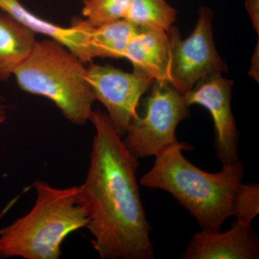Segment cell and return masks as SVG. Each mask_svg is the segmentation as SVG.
<instances>
[{"mask_svg":"<svg viewBox=\"0 0 259 259\" xmlns=\"http://www.w3.org/2000/svg\"><path fill=\"white\" fill-rule=\"evenodd\" d=\"M183 148L173 147L155 156L154 165L140 183L172 194L193 216L204 231H221L233 215V203L243 182L244 166L241 161L209 173L186 159Z\"/></svg>","mask_w":259,"mask_h":259,"instance_id":"7a4b0ae2","label":"cell"},{"mask_svg":"<svg viewBox=\"0 0 259 259\" xmlns=\"http://www.w3.org/2000/svg\"><path fill=\"white\" fill-rule=\"evenodd\" d=\"M2 101H3V97L0 96V102H1Z\"/></svg>","mask_w":259,"mask_h":259,"instance_id":"ffe728a7","label":"cell"},{"mask_svg":"<svg viewBox=\"0 0 259 259\" xmlns=\"http://www.w3.org/2000/svg\"><path fill=\"white\" fill-rule=\"evenodd\" d=\"M0 10L35 33L61 42L84 64L93 61L90 36L93 26L85 19H76L71 26L62 27L33 14L19 0H0Z\"/></svg>","mask_w":259,"mask_h":259,"instance_id":"30bf717a","label":"cell"},{"mask_svg":"<svg viewBox=\"0 0 259 259\" xmlns=\"http://www.w3.org/2000/svg\"><path fill=\"white\" fill-rule=\"evenodd\" d=\"M34 187L37 197L31 210L0 229V258H59L65 238L88 226L78 187L56 188L44 182Z\"/></svg>","mask_w":259,"mask_h":259,"instance_id":"3957f363","label":"cell"},{"mask_svg":"<svg viewBox=\"0 0 259 259\" xmlns=\"http://www.w3.org/2000/svg\"><path fill=\"white\" fill-rule=\"evenodd\" d=\"M86 65L62 44L49 38L36 42L13 76L24 92L49 99L65 118L83 125L90 120L95 101Z\"/></svg>","mask_w":259,"mask_h":259,"instance_id":"277c9868","label":"cell"},{"mask_svg":"<svg viewBox=\"0 0 259 259\" xmlns=\"http://www.w3.org/2000/svg\"><path fill=\"white\" fill-rule=\"evenodd\" d=\"M82 1H83V2H84V1H85V0H82Z\"/></svg>","mask_w":259,"mask_h":259,"instance_id":"44dd1931","label":"cell"},{"mask_svg":"<svg viewBox=\"0 0 259 259\" xmlns=\"http://www.w3.org/2000/svg\"><path fill=\"white\" fill-rule=\"evenodd\" d=\"M82 15L93 26L125 18L131 0H85Z\"/></svg>","mask_w":259,"mask_h":259,"instance_id":"9a60e30c","label":"cell"},{"mask_svg":"<svg viewBox=\"0 0 259 259\" xmlns=\"http://www.w3.org/2000/svg\"><path fill=\"white\" fill-rule=\"evenodd\" d=\"M258 212V184L242 183L235 197L233 216L238 222L250 226Z\"/></svg>","mask_w":259,"mask_h":259,"instance_id":"2e32d148","label":"cell"},{"mask_svg":"<svg viewBox=\"0 0 259 259\" xmlns=\"http://www.w3.org/2000/svg\"><path fill=\"white\" fill-rule=\"evenodd\" d=\"M259 258V241L251 226L237 221L228 231H204L191 238L183 259H256Z\"/></svg>","mask_w":259,"mask_h":259,"instance_id":"9c48e42d","label":"cell"},{"mask_svg":"<svg viewBox=\"0 0 259 259\" xmlns=\"http://www.w3.org/2000/svg\"><path fill=\"white\" fill-rule=\"evenodd\" d=\"M5 120H6V115H5V112L3 111V110H0V125H1L2 123H3Z\"/></svg>","mask_w":259,"mask_h":259,"instance_id":"d6986e66","label":"cell"},{"mask_svg":"<svg viewBox=\"0 0 259 259\" xmlns=\"http://www.w3.org/2000/svg\"><path fill=\"white\" fill-rule=\"evenodd\" d=\"M36 42L35 32L8 13L0 12V81L14 75Z\"/></svg>","mask_w":259,"mask_h":259,"instance_id":"7c38bea8","label":"cell"},{"mask_svg":"<svg viewBox=\"0 0 259 259\" xmlns=\"http://www.w3.org/2000/svg\"><path fill=\"white\" fill-rule=\"evenodd\" d=\"M188 107L183 95L168 81H153L144 115H138L126 132V147L138 158L156 156L176 146L192 150L176 136L177 126L188 116Z\"/></svg>","mask_w":259,"mask_h":259,"instance_id":"5b68a950","label":"cell"},{"mask_svg":"<svg viewBox=\"0 0 259 259\" xmlns=\"http://www.w3.org/2000/svg\"><path fill=\"white\" fill-rule=\"evenodd\" d=\"M259 49L258 42L255 47L254 53L251 58V63H250V69L249 74L252 78L258 81V59H259Z\"/></svg>","mask_w":259,"mask_h":259,"instance_id":"ac0fdd59","label":"cell"},{"mask_svg":"<svg viewBox=\"0 0 259 259\" xmlns=\"http://www.w3.org/2000/svg\"><path fill=\"white\" fill-rule=\"evenodd\" d=\"M177 11L166 0H131L125 20L138 28L168 32Z\"/></svg>","mask_w":259,"mask_h":259,"instance_id":"5bb4252c","label":"cell"},{"mask_svg":"<svg viewBox=\"0 0 259 259\" xmlns=\"http://www.w3.org/2000/svg\"><path fill=\"white\" fill-rule=\"evenodd\" d=\"M245 6L255 32H259V0H245Z\"/></svg>","mask_w":259,"mask_h":259,"instance_id":"e0dca14e","label":"cell"},{"mask_svg":"<svg viewBox=\"0 0 259 259\" xmlns=\"http://www.w3.org/2000/svg\"><path fill=\"white\" fill-rule=\"evenodd\" d=\"M90 121L96 133L78 197L94 248L102 259H152L151 227L136 177L139 158L126 147L107 114L93 110Z\"/></svg>","mask_w":259,"mask_h":259,"instance_id":"6da1fadb","label":"cell"},{"mask_svg":"<svg viewBox=\"0 0 259 259\" xmlns=\"http://www.w3.org/2000/svg\"><path fill=\"white\" fill-rule=\"evenodd\" d=\"M86 79L95 100L105 107L112 125L123 138L131 122L139 115L140 100L153 80L136 70L128 73L97 64L88 66Z\"/></svg>","mask_w":259,"mask_h":259,"instance_id":"52a82bcc","label":"cell"},{"mask_svg":"<svg viewBox=\"0 0 259 259\" xmlns=\"http://www.w3.org/2000/svg\"><path fill=\"white\" fill-rule=\"evenodd\" d=\"M138 27L122 19L93 26L90 36V47L93 59L97 57L122 59Z\"/></svg>","mask_w":259,"mask_h":259,"instance_id":"4fadbf2b","label":"cell"},{"mask_svg":"<svg viewBox=\"0 0 259 259\" xmlns=\"http://www.w3.org/2000/svg\"><path fill=\"white\" fill-rule=\"evenodd\" d=\"M134 70L155 81H168L171 44L168 32L139 28L125 51V57Z\"/></svg>","mask_w":259,"mask_h":259,"instance_id":"8fae6325","label":"cell"},{"mask_svg":"<svg viewBox=\"0 0 259 259\" xmlns=\"http://www.w3.org/2000/svg\"><path fill=\"white\" fill-rule=\"evenodd\" d=\"M212 16L208 8H201L195 28L184 40L175 27L168 30L171 44L168 83L182 95L206 78L222 74L228 69L214 47Z\"/></svg>","mask_w":259,"mask_h":259,"instance_id":"8992f818","label":"cell"},{"mask_svg":"<svg viewBox=\"0 0 259 259\" xmlns=\"http://www.w3.org/2000/svg\"><path fill=\"white\" fill-rule=\"evenodd\" d=\"M222 74L209 76L183 95L187 106L199 105L212 115L215 134V150L223 166L239 161L237 156L239 134L231 110L233 81Z\"/></svg>","mask_w":259,"mask_h":259,"instance_id":"ba28073f","label":"cell"}]
</instances>
